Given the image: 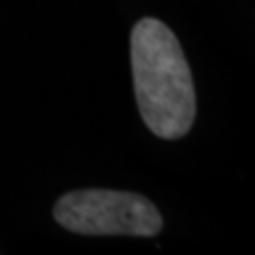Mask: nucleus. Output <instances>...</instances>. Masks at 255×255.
<instances>
[{
	"label": "nucleus",
	"mask_w": 255,
	"mask_h": 255,
	"mask_svg": "<svg viewBox=\"0 0 255 255\" xmlns=\"http://www.w3.org/2000/svg\"><path fill=\"white\" fill-rule=\"evenodd\" d=\"M130 53L145 126L166 140L185 136L196 119V90L179 38L166 23L145 17L132 30Z\"/></svg>",
	"instance_id": "nucleus-1"
},
{
	"label": "nucleus",
	"mask_w": 255,
	"mask_h": 255,
	"mask_svg": "<svg viewBox=\"0 0 255 255\" xmlns=\"http://www.w3.org/2000/svg\"><path fill=\"white\" fill-rule=\"evenodd\" d=\"M53 217L62 228L85 236H155L164 226L149 198L113 189L68 191L55 202Z\"/></svg>",
	"instance_id": "nucleus-2"
}]
</instances>
